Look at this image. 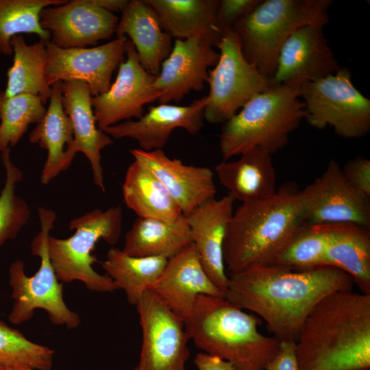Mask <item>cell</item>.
I'll use <instances>...</instances> for the list:
<instances>
[{
  "instance_id": "6da1fadb",
  "label": "cell",
  "mask_w": 370,
  "mask_h": 370,
  "mask_svg": "<svg viewBox=\"0 0 370 370\" xmlns=\"http://www.w3.org/2000/svg\"><path fill=\"white\" fill-rule=\"evenodd\" d=\"M354 286L352 278L334 267L297 269L269 264L228 275L225 299L256 314L280 341L295 342L321 299L334 292L352 291Z\"/></svg>"
},
{
  "instance_id": "7a4b0ae2",
  "label": "cell",
  "mask_w": 370,
  "mask_h": 370,
  "mask_svg": "<svg viewBox=\"0 0 370 370\" xmlns=\"http://www.w3.org/2000/svg\"><path fill=\"white\" fill-rule=\"evenodd\" d=\"M295 345L299 370H370V294L343 291L323 297Z\"/></svg>"
},
{
  "instance_id": "3957f363",
  "label": "cell",
  "mask_w": 370,
  "mask_h": 370,
  "mask_svg": "<svg viewBox=\"0 0 370 370\" xmlns=\"http://www.w3.org/2000/svg\"><path fill=\"white\" fill-rule=\"evenodd\" d=\"M304 223L300 190L292 183L269 197L241 204L233 212L223 243L229 275L273 264Z\"/></svg>"
},
{
  "instance_id": "277c9868",
  "label": "cell",
  "mask_w": 370,
  "mask_h": 370,
  "mask_svg": "<svg viewBox=\"0 0 370 370\" xmlns=\"http://www.w3.org/2000/svg\"><path fill=\"white\" fill-rule=\"evenodd\" d=\"M262 323L224 297L201 295L184 327L197 348L231 362L236 370H264L280 341L260 332Z\"/></svg>"
},
{
  "instance_id": "5b68a950",
  "label": "cell",
  "mask_w": 370,
  "mask_h": 370,
  "mask_svg": "<svg viewBox=\"0 0 370 370\" xmlns=\"http://www.w3.org/2000/svg\"><path fill=\"white\" fill-rule=\"evenodd\" d=\"M300 93L297 86L272 84L250 99L223 125L219 134L223 160L256 147L271 155L283 148L306 117Z\"/></svg>"
},
{
  "instance_id": "8992f818",
  "label": "cell",
  "mask_w": 370,
  "mask_h": 370,
  "mask_svg": "<svg viewBox=\"0 0 370 370\" xmlns=\"http://www.w3.org/2000/svg\"><path fill=\"white\" fill-rule=\"evenodd\" d=\"M330 0H260L233 29L245 58L271 79L280 51L288 37L306 25L329 23Z\"/></svg>"
},
{
  "instance_id": "52a82bcc",
  "label": "cell",
  "mask_w": 370,
  "mask_h": 370,
  "mask_svg": "<svg viewBox=\"0 0 370 370\" xmlns=\"http://www.w3.org/2000/svg\"><path fill=\"white\" fill-rule=\"evenodd\" d=\"M38 214L40 230L32 239L30 249L32 255L40 258V267L29 277L23 260L11 263L8 282L14 304L8 320L14 325L21 324L32 318L36 309H42L52 323L73 329L79 325L80 319L64 302L63 285L56 275L48 252V238L57 215L53 210L44 207L38 208Z\"/></svg>"
},
{
  "instance_id": "ba28073f",
  "label": "cell",
  "mask_w": 370,
  "mask_h": 370,
  "mask_svg": "<svg viewBox=\"0 0 370 370\" xmlns=\"http://www.w3.org/2000/svg\"><path fill=\"white\" fill-rule=\"evenodd\" d=\"M122 220L120 206L105 210L95 209L70 221L69 229L75 230L70 237L49 236V256L58 280L64 283L80 281L88 290L96 292L117 290L109 276L99 274L93 269L97 259L92 251L99 240L110 245L118 242Z\"/></svg>"
},
{
  "instance_id": "9c48e42d",
  "label": "cell",
  "mask_w": 370,
  "mask_h": 370,
  "mask_svg": "<svg viewBox=\"0 0 370 370\" xmlns=\"http://www.w3.org/2000/svg\"><path fill=\"white\" fill-rule=\"evenodd\" d=\"M305 119L317 129L332 127L345 138H358L370 130V100L354 85L345 67L301 87Z\"/></svg>"
},
{
  "instance_id": "30bf717a",
  "label": "cell",
  "mask_w": 370,
  "mask_h": 370,
  "mask_svg": "<svg viewBox=\"0 0 370 370\" xmlns=\"http://www.w3.org/2000/svg\"><path fill=\"white\" fill-rule=\"evenodd\" d=\"M215 47L219 58L208 71L210 90L204 119L212 124H223L272 83L245 58L233 29L223 32Z\"/></svg>"
},
{
  "instance_id": "8fae6325",
  "label": "cell",
  "mask_w": 370,
  "mask_h": 370,
  "mask_svg": "<svg viewBox=\"0 0 370 370\" xmlns=\"http://www.w3.org/2000/svg\"><path fill=\"white\" fill-rule=\"evenodd\" d=\"M142 329V345L134 370H187L190 338L184 322L151 291L136 306Z\"/></svg>"
},
{
  "instance_id": "7c38bea8",
  "label": "cell",
  "mask_w": 370,
  "mask_h": 370,
  "mask_svg": "<svg viewBox=\"0 0 370 370\" xmlns=\"http://www.w3.org/2000/svg\"><path fill=\"white\" fill-rule=\"evenodd\" d=\"M300 198L306 224L354 223L369 228V201L349 184L335 160L300 190Z\"/></svg>"
},
{
  "instance_id": "4fadbf2b",
  "label": "cell",
  "mask_w": 370,
  "mask_h": 370,
  "mask_svg": "<svg viewBox=\"0 0 370 370\" xmlns=\"http://www.w3.org/2000/svg\"><path fill=\"white\" fill-rule=\"evenodd\" d=\"M127 40L121 37L99 46L72 49L47 42V84L75 80L86 83L93 97L106 92L113 72L124 61Z\"/></svg>"
},
{
  "instance_id": "5bb4252c",
  "label": "cell",
  "mask_w": 370,
  "mask_h": 370,
  "mask_svg": "<svg viewBox=\"0 0 370 370\" xmlns=\"http://www.w3.org/2000/svg\"><path fill=\"white\" fill-rule=\"evenodd\" d=\"M126 59L119 66L113 84L104 93L91 97L97 127L103 130L123 120L136 119L144 114V106L158 101L160 93L154 87L156 76L141 66L132 42L125 44Z\"/></svg>"
},
{
  "instance_id": "9a60e30c",
  "label": "cell",
  "mask_w": 370,
  "mask_h": 370,
  "mask_svg": "<svg viewBox=\"0 0 370 370\" xmlns=\"http://www.w3.org/2000/svg\"><path fill=\"white\" fill-rule=\"evenodd\" d=\"M119 18L91 0H72L44 8L40 14L42 28L50 42L61 49L95 47L116 32Z\"/></svg>"
},
{
  "instance_id": "2e32d148",
  "label": "cell",
  "mask_w": 370,
  "mask_h": 370,
  "mask_svg": "<svg viewBox=\"0 0 370 370\" xmlns=\"http://www.w3.org/2000/svg\"><path fill=\"white\" fill-rule=\"evenodd\" d=\"M341 68L323 33V27L306 25L297 29L283 44L272 84L301 88Z\"/></svg>"
},
{
  "instance_id": "e0dca14e",
  "label": "cell",
  "mask_w": 370,
  "mask_h": 370,
  "mask_svg": "<svg viewBox=\"0 0 370 370\" xmlns=\"http://www.w3.org/2000/svg\"><path fill=\"white\" fill-rule=\"evenodd\" d=\"M214 47L199 38L175 39L153 82L160 93L159 103L178 102L190 92L204 88L209 68L215 66L219 58Z\"/></svg>"
},
{
  "instance_id": "ac0fdd59",
  "label": "cell",
  "mask_w": 370,
  "mask_h": 370,
  "mask_svg": "<svg viewBox=\"0 0 370 370\" xmlns=\"http://www.w3.org/2000/svg\"><path fill=\"white\" fill-rule=\"evenodd\" d=\"M207 101L206 95L188 106L159 103L150 106L147 112L135 121L119 123L103 131L115 139H133L138 149L145 151L162 149L175 129L182 128L192 135L202 129Z\"/></svg>"
},
{
  "instance_id": "d6986e66",
  "label": "cell",
  "mask_w": 370,
  "mask_h": 370,
  "mask_svg": "<svg viewBox=\"0 0 370 370\" xmlns=\"http://www.w3.org/2000/svg\"><path fill=\"white\" fill-rule=\"evenodd\" d=\"M150 290L184 322L190 316L199 295L224 297L206 273L193 243L167 260Z\"/></svg>"
},
{
  "instance_id": "ffe728a7",
  "label": "cell",
  "mask_w": 370,
  "mask_h": 370,
  "mask_svg": "<svg viewBox=\"0 0 370 370\" xmlns=\"http://www.w3.org/2000/svg\"><path fill=\"white\" fill-rule=\"evenodd\" d=\"M234 201L230 194L219 199L213 198L184 215L201 264L210 280L224 294V297L228 275L225 273L223 247L234 212Z\"/></svg>"
},
{
  "instance_id": "44dd1931",
  "label": "cell",
  "mask_w": 370,
  "mask_h": 370,
  "mask_svg": "<svg viewBox=\"0 0 370 370\" xmlns=\"http://www.w3.org/2000/svg\"><path fill=\"white\" fill-rule=\"evenodd\" d=\"M134 160L147 167L163 184L184 215L202 203L215 198L217 187L213 171L204 166L184 164L169 158L162 149L130 151Z\"/></svg>"
},
{
  "instance_id": "7402d4cb",
  "label": "cell",
  "mask_w": 370,
  "mask_h": 370,
  "mask_svg": "<svg viewBox=\"0 0 370 370\" xmlns=\"http://www.w3.org/2000/svg\"><path fill=\"white\" fill-rule=\"evenodd\" d=\"M49 101L45 115L28 136L31 143L47 151L40 175L44 185L68 169L77 153L72 124L62 105V82L51 86Z\"/></svg>"
},
{
  "instance_id": "603a6c76",
  "label": "cell",
  "mask_w": 370,
  "mask_h": 370,
  "mask_svg": "<svg viewBox=\"0 0 370 370\" xmlns=\"http://www.w3.org/2000/svg\"><path fill=\"white\" fill-rule=\"evenodd\" d=\"M62 105L69 117L77 153H83L89 161L95 184L105 190L101 151L113 141L97 125L88 85L80 81L62 82Z\"/></svg>"
},
{
  "instance_id": "cb8c5ba5",
  "label": "cell",
  "mask_w": 370,
  "mask_h": 370,
  "mask_svg": "<svg viewBox=\"0 0 370 370\" xmlns=\"http://www.w3.org/2000/svg\"><path fill=\"white\" fill-rule=\"evenodd\" d=\"M121 12L115 32L116 38L127 36L141 66L157 76L162 62L172 49V37L163 30L156 12L145 0L129 1Z\"/></svg>"
},
{
  "instance_id": "d4e9b609",
  "label": "cell",
  "mask_w": 370,
  "mask_h": 370,
  "mask_svg": "<svg viewBox=\"0 0 370 370\" xmlns=\"http://www.w3.org/2000/svg\"><path fill=\"white\" fill-rule=\"evenodd\" d=\"M214 173L229 194L241 204L269 197L277 191L271 154L258 147L236 160H223L214 166Z\"/></svg>"
},
{
  "instance_id": "484cf974",
  "label": "cell",
  "mask_w": 370,
  "mask_h": 370,
  "mask_svg": "<svg viewBox=\"0 0 370 370\" xmlns=\"http://www.w3.org/2000/svg\"><path fill=\"white\" fill-rule=\"evenodd\" d=\"M320 225L326 237L325 265L348 274L361 293L370 294V234L354 223Z\"/></svg>"
},
{
  "instance_id": "4316f807",
  "label": "cell",
  "mask_w": 370,
  "mask_h": 370,
  "mask_svg": "<svg viewBox=\"0 0 370 370\" xmlns=\"http://www.w3.org/2000/svg\"><path fill=\"white\" fill-rule=\"evenodd\" d=\"M163 30L175 39L199 38L214 47L223 33L217 21L219 0H145Z\"/></svg>"
},
{
  "instance_id": "83f0119b",
  "label": "cell",
  "mask_w": 370,
  "mask_h": 370,
  "mask_svg": "<svg viewBox=\"0 0 370 370\" xmlns=\"http://www.w3.org/2000/svg\"><path fill=\"white\" fill-rule=\"evenodd\" d=\"M191 243V232L184 214L173 222L138 217L125 235L122 250L135 257L169 259Z\"/></svg>"
},
{
  "instance_id": "f1b7e54d",
  "label": "cell",
  "mask_w": 370,
  "mask_h": 370,
  "mask_svg": "<svg viewBox=\"0 0 370 370\" xmlns=\"http://www.w3.org/2000/svg\"><path fill=\"white\" fill-rule=\"evenodd\" d=\"M122 193L124 203L138 217L173 222L183 215L160 181L136 160L127 169Z\"/></svg>"
},
{
  "instance_id": "f546056e",
  "label": "cell",
  "mask_w": 370,
  "mask_h": 370,
  "mask_svg": "<svg viewBox=\"0 0 370 370\" xmlns=\"http://www.w3.org/2000/svg\"><path fill=\"white\" fill-rule=\"evenodd\" d=\"M48 41L40 39L28 45L21 34L12 38L13 64L7 71V85L2 90L5 97L29 94L38 97L44 105L47 103L51 94L46 80Z\"/></svg>"
},
{
  "instance_id": "4dcf8cb0",
  "label": "cell",
  "mask_w": 370,
  "mask_h": 370,
  "mask_svg": "<svg viewBox=\"0 0 370 370\" xmlns=\"http://www.w3.org/2000/svg\"><path fill=\"white\" fill-rule=\"evenodd\" d=\"M162 257H135L112 247L101 267L117 289H123L127 299L136 306L143 293L150 290L167 262Z\"/></svg>"
},
{
  "instance_id": "1f68e13d",
  "label": "cell",
  "mask_w": 370,
  "mask_h": 370,
  "mask_svg": "<svg viewBox=\"0 0 370 370\" xmlns=\"http://www.w3.org/2000/svg\"><path fill=\"white\" fill-rule=\"evenodd\" d=\"M66 0H0V53L12 54V38L21 34H34L50 40V34L40 23L41 11Z\"/></svg>"
},
{
  "instance_id": "d6a6232c",
  "label": "cell",
  "mask_w": 370,
  "mask_h": 370,
  "mask_svg": "<svg viewBox=\"0 0 370 370\" xmlns=\"http://www.w3.org/2000/svg\"><path fill=\"white\" fill-rule=\"evenodd\" d=\"M45 112L38 97L20 94L6 97L0 91V153L15 147L29 125L38 123Z\"/></svg>"
},
{
  "instance_id": "836d02e7",
  "label": "cell",
  "mask_w": 370,
  "mask_h": 370,
  "mask_svg": "<svg viewBox=\"0 0 370 370\" xmlns=\"http://www.w3.org/2000/svg\"><path fill=\"white\" fill-rule=\"evenodd\" d=\"M10 149L1 152L5 182L0 193V247L18 236L31 214L27 202L16 194V184L22 180L23 173L12 162Z\"/></svg>"
},
{
  "instance_id": "e575fe53",
  "label": "cell",
  "mask_w": 370,
  "mask_h": 370,
  "mask_svg": "<svg viewBox=\"0 0 370 370\" xmlns=\"http://www.w3.org/2000/svg\"><path fill=\"white\" fill-rule=\"evenodd\" d=\"M54 352L32 342L18 330L0 321V367H25L32 370H51Z\"/></svg>"
},
{
  "instance_id": "d590c367",
  "label": "cell",
  "mask_w": 370,
  "mask_h": 370,
  "mask_svg": "<svg viewBox=\"0 0 370 370\" xmlns=\"http://www.w3.org/2000/svg\"><path fill=\"white\" fill-rule=\"evenodd\" d=\"M326 237L320 225L304 223L273 264L297 269L325 265Z\"/></svg>"
},
{
  "instance_id": "8d00e7d4",
  "label": "cell",
  "mask_w": 370,
  "mask_h": 370,
  "mask_svg": "<svg viewBox=\"0 0 370 370\" xmlns=\"http://www.w3.org/2000/svg\"><path fill=\"white\" fill-rule=\"evenodd\" d=\"M260 0H219L217 21L222 33L233 29L257 6Z\"/></svg>"
},
{
  "instance_id": "74e56055",
  "label": "cell",
  "mask_w": 370,
  "mask_h": 370,
  "mask_svg": "<svg viewBox=\"0 0 370 370\" xmlns=\"http://www.w3.org/2000/svg\"><path fill=\"white\" fill-rule=\"evenodd\" d=\"M349 184L362 197L370 199V160L360 156L349 160L342 168Z\"/></svg>"
},
{
  "instance_id": "f35d334b",
  "label": "cell",
  "mask_w": 370,
  "mask_h": 370,
  "mask_svg": "<svg viewBox=\"0 0 370 370\" xmlns=\"http://www.w3.org/2000/svg\"><path fill=\"white\" fill-rule=\"evenodd\" d=\"M264 370H299L295 342L280 341L278 352L267 363Z\"/></svg>"
},
{
  "instance_id": "ab89813d",
  "label": "cell",
  "mask_w": 370,
  "mask_h": 370,
  "mask_svg": "<svg viewBox=\"0 0 370 370\" xmlns=\"http://www.w3.org/2000/svg\"><path fill=\"white\" fill-rule=\"evenodd\" d=\"M193 362L197 370H236L231 362L204 352L198 353Z\"/></svg>"
},
{
  "instance_id": "60d3db41",
  "label": "cell",
  "mask_w": 370,
  "mask_h": 370,
  "mask_svg": "<svg viewBox=\"0 0 370 370\" xmlns=\"http://www.w3.org/2000/svg\"><path fill=\"white\" fill-rule=\"evenodd\" d=\"M96 5L108 12H122L127 6L128 0H91Z\"/></svg>"
},
{
  "instance_id": "b9f144b4",
  "label": "cell",
  "mask_w": 370,
  "mask_h": 370,
  "mask_svg": "<svg viewBox=\"0 0 370 370\" xmlns=\"http://www.w3.org/2000/svg\"><path fill=\"white\" fill-rule=\"evenodd\" d=\"M3 370H32V369L25 367H14L5 368L3 369Z\"/></svg>"
},
{
  "instance_id": "7bdbcfd3",
  "label": "cell",
  "mask_w": 370,
  "mask_h": 370,
  "mask_svg": "<svg viewBox=\"0 0 370 370\" xmlns=\"http://www.w3.org/2000/svg\"><path fill=\"white\" fill-rule=\"evenodd\" d=\"M3 369H5V368H2V367H0V370H3Z\"/></svg>"
}]
</instances>
